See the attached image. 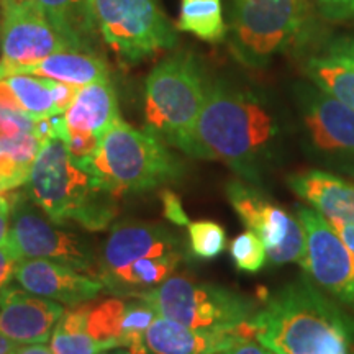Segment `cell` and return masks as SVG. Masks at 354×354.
<instances>
[{
	"instance_id": "6da1fadb",
	"label": "cell",
	"mask_w": 354,
	"mask_h": 354,
	"mask_svg": "<svg viewBox=\"0 0 354 354\" xmlns=\"http://www.w3.org/2000/svg\"><path fill=\"white\" fill-rule=\"evenodd\" d=\"M279 135L276 113L263 97L216 79L209 84L185 154L223 162L241 180L259 185Z\"/></svg>"
},
{
	"instance_id": "7a4b0ae2",
	"label": "cell",
	"mask_w": 354,
	"mask_h": 354,
	"mask_svg": "<svg viewBox=\"0 0 354 354\" xmlns=\"http://www.w3.org/2000/svg\"><path fill=\"white\" fill-rule=\"evenodd\" d=\"M250 328L276 354H354V318L307 277L269 295Z\"/></svg>"
},
{
	"instance_id": "3957f363",
	"label": "cell",
	"mask_w": 354,
	"mask_h": 354,
	"mask_svg": "<svg viewBox=\"0 0 354 354\" xmlns=\"http://www.w3.org/2000/svg\"><path fill=\"white\" fill-rule=\"evenodd\" d=\"M28 194L53 223L102 232L112 223L118 197L87 159L74 158L59 136L44 140L26 180Z\"/></svg>"
},
{
	"instance_id": "277c9868",
	"label": "cell",
	"mask_w": 354,
	"mask_h": 354,
	"mask_svg": "<svg viewBox=\"0 0 354 354\" xmlns=\"http://www.w3.org/2000/svg\"><path fill=\"white\" fill-rule=\"evenodd\" d=\"M317 25L310 0H232L227 37L240 63L264 68L276 56L307 46Z\"/></svg>"
},
{
	"instance_id": "5b68a950",
	"label": "cell",
	"mask_w": 354,
	"mask_h": 354,
	"mask_svg": "<svg viewBox=\"0 0 354 354\" xmlns=\"http://www.w3.org/2000/svg\"><path fill=\"white\" fill-rule=\"evenodd\" d=\"M210 79L192 53L159 61L145 82L146 125L166 145L187 151Z\"/></svg>"
},
{
	"instance_id": "8992f818",
	"label": "cell",
	"mask_w": 354,
	"mask_h": 354,
	"mask_svg": "<svg viewBox=\"0 0 354 354\" xmlns=\"http://www.w3.org/2000/svg\"><path fill=\"white\" fill-rule=\"evenodd\" d=\"M87 161L118 197L149 192L184 174L183 162L165 141L123 120L102 136L99 148Z\"/></svg>"
},
{
	"instance_id": "52a82bcc",
	"label": "cell",
	"mask_w": 354,
	"mask_h": 354,
	"mask_svg": "<svg viewBox=\"0 0 354 354\" xmlns=\"http://www.w3.org/2000/svg\"><path fill=\"white\" fill-rule=\"evenodd\" d=\"M159 317L189 328L236 330L248 325L258 312L253 299L215 284H201L185 277H169L145 294Z\"/></svg>"
},
{
	"instance_id": "ba28073f",
	"label": "cell",
	"mask_w": 354,
	"mask_h": 354,
	"mask_svg": "<svg viewBox=\"0 0 354 354\" xmlns=\"http://www.w3.org/2000/svg\"><path fill=\"white\" fill-rule=\"evenodd\" d=\"M99 32L128 63L172 50L177 33L159 0H95Z\"/></svg>"
},
{
	"instance_id": "9c48e42d",
	"label": "cell",
	"mask_w": 354,
	"mask_h": 354,
	"mask_svg": "<svg viewBox=\"0 0 354 354\" xmlns=\"http://www.w3.org/2000/svg\"><path fill=\"white\" fill-rule=\"evenodd\" d=\"M225 194L243 225L263 240L269 263L274 266L304 263L307 236L297 215L289 214L256 185L241 179L228 180Z\"/></svg>"
},
{
	"instance_id": "30bf717a",
	"label": "cell",
	"mask_w": 354,
	"mask_h": 354,
	"mask_svg": "<svg viewBox=\"0 0 354 354\" xmlns=\"http://www.w3.org/2000/svg\"><path fill=\"white\" fill-rule=\"evenodd\" d=\"M6 246L17 261L48 259L69 266L79 272L99 276L94 248L88 241L55 227L51 220L48 221L20 198L13 207Z\"/></svg>"
},
{
	"instance_id": "8fae6325",
	"label": "cell",
	"mask_w": 354,
	"mask_h": 354,
	"mask_svg": "<svg viewBox=\"0 0 354 354\" xmlns=\"http://www.w3.org/2000/svg\"><path fill=\"white\" fill-rule=\"evenodd\" d=\"M295 215L307 236V250L300 264L304 271L335 300L354 307V254L325 216L312 207L297 205Z\"/></svg>"
},
{
	"instance_id": "7c38bea8",
	"label": "cell",
	"mask_w": 354,
	"mask_h": 354,
	"mask_svg": "<svg viewBox=\"0 0 354 354\" xmlns=\"http://www.w3.org/2000/svg\"><path fill=\"white\" fill-rule=\"evenodd\" d=\"M0 24V79L19 74L20 69L46 56L68 51L69 46L48 24L35 0L2 2Z\"/></svg>"
},
{
	"instance_id": "4fadbf2b",
	"label": "cell",
	"mask_w": 354,
	"mask_h": 354,
	"mask_svg": "<svg viewBox=\"0 0 354 354\" xmlns=\"http://www.w3.org/2000/svg\"><path fill=\"white\" fill-rule=\"evenodd\" d=\"M299 105L310 140L320 151L354 156V110L312 84L300 86Z\"/></svg>"
},
{
	"instance_id": "5bb4252c",
	"label": "cell",
	"mask_w": 354,
	"mask_h": 354,
	"mask_svg": "<svg viewBox=\"0 0 354 354\" xmlns=\"http://www.w3.org/2000/svg\"><path fill=\"white\" fill-rule=\"evenodd\" d=\"M64 315L63 305L19 287L0 290V335L12 342L46 343Z\"/></svg>"
},
{
	"instance_id": "9a60e30c",
	"label": "cell",
	"mask_w": 354,
	"mask_h": 354,
	"mask_svg": "<svg viewBox=\"0 0 354 354\" xmlns=\"http://www.w3.org/2000/svg\"><path fill=\"white\" fill-rule=\"evenodd\" d=\"M15 281L26 292L66 305L88 302L105 290L104 282L99 277L86 276L69 266L48 259L19 261Z\"/></svg>"
},
{
	"instance_id": "2e32d148",
	"label": "cell",
	"mask_w": 354,
	"mask_h": 354,
	"mask_svg": "<svg viewBox=\"0 0 354 354\" xmlns=\"http://www.w3.org/2000/svg\"><path fill=\"white\" fill-rule=\"evenodd\" d=\"M248 338H254L250 322L236 330H203L158 317L146 330L145 344L151 354H218Z\"/></svg>"
},
{
	"instance_id": "e0dca14e",
	"label": "cell",
	"mask_w": 354,
	"mask_h": 354,
	"mask_svg": "<svg viewBox=\"0 0 354 354\" xmlns=\"http://www.w3.org/2000/svg\"><path fill=\"white\" fill-rule=\"evenodd\" d=\"M166 254H183L179 238L166 227L156 223L117 225L102 251L99 276L125 268L141 258Z\"/></svg>"
},
{
	"instance_id": "ac0fdd59",
	"label": "cell",
	"mask_w": 354,
	"mask_h": 354,
	"mask_svg": "<svg viewBox=\"0 0 354 354\" xmlns=\"http://www.w3.org/2000/svg\"><path fill=\"white\" fill-rule=\"evenodd\" d=\"M292 192L326 220L354 223V184L320 169H305L287 177Z\"/></svg>"
},
{
	"instance_id": "d6986e66",
	"label": "cell",
	"mask_w": 354,
	"mask_h": 354,
	"mask_svg": "<svg viewBox=\"0 0 354 354\" xmlns=\"http://www.w3.org/2000/svg\"><path fill=\"white\" fill-rule=\"evenodd\" d=\"M66 123V136L71 133L92 135L100 138L118 120H122L118 110L117 95L113 86L107 81H97L79 88L73 104L63 113Z\"/></svg>"
},
{
	"instance_id": "ffe728a7",
	"label": "cell",
	"mask_w": 354,
	"mask_h": 354,
	"mask_svg": "<svg viewBox=\"0 0 354 354\" xmlns=\"http://www.w3.org/2000/svg\"><path fill=\"white\" fill-rule=\"evenodd\" d=\"M39 10L64 39L69 50L91 53L97 43L99 25L95 0H35Z\"/></svg>"
},
{
	"instance_id": "44dd1931",
	"label": "cell",
	"mask_w": 354,
	"mask_h": 354,
	"mask_svg": "<svg viewBox=\"0 0 354 354\" xmlns=\"http://www.w3.org/2000/svg\"><path fill=\"white\" fill-rule=\"evenodd\" d=\"M180 261H183V254L148 256L125 268L100 274L99 279L110 294L135 297L161 286L166 279L172 276Z\"/></svg>"
},
{
	"instance_id": "7402d4cb",
	"label": "cell",
	"mask_w": 354,
	"mask_h": 354,
	"mask_svg": "<svg viewBox=\"0 0 354 354\" xmlns=\"http://www.w3.org/2000/svg\"><path fill=\"white\" fill-rule=\"evenodd\" d=\"M19 74L46 77L53 81H59L74 86H87L97 81H107L109 68L104 59L97 55L84 51H59L46 56L38 63L26 66L20 69Z\"/></svg>"
},
{
	"instance_id": "603a6c76",
	"label": "cell",
	"mask_w": 354,
	"mask_h": 354,
	"mask_svg": "<svg viewBox=\"0 0 354 354\" xmlns=\"http://www.w3.org/2000/svg\"><path fill=\"white\" fill-rule=\"evenodd\" d=\"M41 143L33 133L0 136V183L7 190L26 184Z\"/></svg>"
},
{
	"instance_id": "cb8c5ba5",
	"label": "cell",
	"mask_w": 354,
	"mask_h": 354,
	"mask_svg": "<svg viewBox=\"0 0 354 354\" xmlns=\"http://www.w3.org/2000/svg\"><path fill=\"white\" fill-rule=\"evenodd\" d=\"M92 304H79L64 312L51 335V349L55 354H100L112 349L107 343L92 338L87 331V315Z\"/></svg>"
},
{
	"instance_id": "d4e9b609",
	"label": "cell",
	"mask_w": 354,
	"mask_h": 354,
	"mask_svg": "<svg viewBox=\"0 0 354 354\" xmlns=\"http://www.w3.org/2000/svg\"><path fill=\"white\" fill-rule=\"evenodd\" d=\"M223 0H180L177 28L209 43L227 38L228 26L223 19Z\"/></svg>"
},
{
	"instance_id": "484cf974",
	"label": "cell",
	"mask_w": 354,
	"mask_h": 354,
	"mask_svg": "<svg viewBox=\"0 0 354 354\" xmlns=\"http://www.w3.org/2000/svg\"><path fill=\"white\" fill-rule=\"evenodd\" d=\"M304 71L317 87L354 110V69L328 55H315L308 57Z\"/></svg>"
},
{
	"instance_id": "4316f807",
	"label": "cell",
	"mask_w": 354,
	"mask_h": 354,
	"mask_svg": "<svg viewBox=\"0 0 354 354\" xmlns=\"http://www.w3.org/2000/svg\"><path fill=\"white\" fill-rule=\"evenodd\" d=\"M3 81L12 88L13 95L20 102L25 113L32 115L33 118L59 115L53 99L51 79L30 76V74H13Z\"/></svg>"
},
{
	"instance_id": "83f0119b",
	"label": "cell",
	"mask_w": 354,
	"mask_h": 354,
	"mask_svg": "<svg viewBox=\"0 0 354 354\" xmlns=\"http://www.w3.org/2000/svg\"><path fill=\"white\" fill-rule=\"evenodd\" d=\"M125 305L127 299H107L97 305H91L87 315L88 335L97 342L118 348Z\"/></svg>"
},
{
	"instance_id": "f1b7e54d",
	"label": "cell",
	"mask_w": 354,
	"mask_h": 354,
	"mask_svg": "<svg viewBox=\"0 0 354 354\" xmlns=\"http://www.w3.org/2000/svg\"><path fill=\"white\" fill-rule=\"evenodd\" d=\"M190 250L197 258L212 259L227 248V233L216 221L198 220L187 225Z\"/></svg>"
},
{
	"instance_id": "f546056e",
	"label": "cell",
	"mask_w": 354,
	"mask_h": 354,
	"mask_svg": "<svg viewBox=\"0 0 354 354\" xmlns=\"http://www.w3.org/2000/svg\"><path fill=\"white\" fill-rule=\"evenodd\" d=\"M230 254L243 272H258L268 261L266 245L253 230H246L234 238L230 245Z\"/></svg>"
},
{
	"instance_id": "4dcf8cb0",
	"label": "cell",
	"mask_w": 354,
	"mask_h": 354,
	"mask_svg": "<svg viewBox=\"0 0 354 354\" xmlns=\"http://www.w3.org/2000/svg\"><path fill=\"white\" fill-rule=\"evenodd\" d=\"M322 19L328 21H354V0H313Z\"/></svg>"
},
{
	"instance_id": "1f68e13d",
	"label": "cell",
	"mask_w": 354,
	"mask_h": 354,
	"mask_svg": "<svg viewBox=\"0 0 354 354\" xmlns=\"http://www.w3.org/2000/svg\"><path fill=\"white\" fill-rule=\"evenodd\" d=\"M161 202H162V212H165V216L171 223L177 225V227H187L190 223L187 214H185L183 201L177 196L176 192H172L171 189H162L161 190Z\"/></svg>"
},
{
	"instance_id": "d6a6232c",
	"label": "cell",
	"mask_w": 354,
	"mask_h": 354,
	"mask_svg": "<svg viewBox=\"0 0 354 354\" xmlns=\"http://www.w3.org/2000/svg\"><path fill=\"white\" fill-rule=\"evenodd\" d=\"M354 69V37H338L326 44V53Z\"/></svg>"
},
{
	"instance_id": "836d02e7",
	"label": "cell",
	"mask_w": 354,
	"mask_h": 354,
	"mask_svg": "<svg viewBox=\"0 0 354 354\" xmlns=\"http://www.w3.org/2000/svg\"><path fill=\"white\" fill-rule=\"evenodd\" d=\"M79 88L81 87L74 86V84L53 81L51 79V92H53V99H55L57 113L63 115L66 110L69 109V105L73 104L74 97L77 95Z\"/></svg>"
},
{
	"instance_id": "e575fe53",
	"label": "cell",
	"mask_w": 354,
	"mask_h": 354,
	"mask_svg": "<svg viewBox=\"0 0 354 354\" xmlns=\"http://www.w3.org/2000/svg\"><path fill=\"white\" fill-rule=\"evenodd\" d=\"M20 196L13 194L12 190H6V192L0 194V246L6 245L7 234H8V223H10V216L15 207L17 201Z\"/></svg>"
},
{
	"instance_id": "d590c367",
	"label": "cell",
	"mask_w": 354,
	"mask_h": 354,
	"mask_svg": "<svg viewBox=\"0 0 354 354\" xmlns=\"http://www.w3.org/2000/svg\"><path fill=\"white\" fill-rule=\"evenodd\" d=\"M17 261L6 245L0 246V290L6 289L10 281L15 277Z\"/></svg>"
},
{
	"instance_id": "8d00e7d4",
	"label": "cell",
	"mask_w": 354,
	"mask_h": 354,
	"mask_svg": "<svg viewBox=\"0 0 354 354\" xmlns=\"http://www.w3.org/2000/svg\"><path fill=\"white\" fill-rule=\"evenodd\" d=\"M218 354H274L271 349L261 344L256 338H248L245 342L238 343L236 346L227 349V351Z\"/></svg>"
},
{
	"instance_id": "74e56055",
	"label": "cell",
	"mask_w": 354,
	"mask_h": 354,
	"mask_svg": "<svg viewBox=\"0 0 354 354\" xmlns=\"http://www.w3.org/2000/svg\"><path fill=\"white\" fill-rule=\"evenodd\" d=\"M330 227L335 230V233L342 238V241L348 246V250L354 254V223H348V221L342 220H326Z\"/></svg>"
},
{
	"instance_id": "f35d334b",
	"label": "cell",
	"mask_w": 354,
	"mask_h": 354,
	"mask_svg": "<svg viewBox=\"0 0 354 354\" xmlns=\"http://www.w3.org/2000/svg\"><path fill=\"white\" fill-rule=\"evenodd\" d=\"M10 354H55L53 349H50L48 346H44L43 343H32V344H26V346H21L19 344Z\"/></svg>"
},
{
	"instance_id": "ab89813d",
	"label": "cell",
	"mask_w": 354,
	"mask_h": 354,
	"mask_svg": "<svg viewBox=\"0 0 354 354\" xmlns=\"http://www.w3.org/2000/svg\"><path fill=\"white\" fill-rule=\"evenodd\" d=\"M17 346H19V343L12 342V339L0 335V354H10Z\"/></svg>"
},
{
	"instance_id": "60d3db41",
	"label": "cell",
	"mask_w": 354,
	"mask_h": 354,
	"mask_svg": "<svg viewBox=\"0 0 354 354\" xmlns=\"http://www.w3.org/2000/svg\"><path fill=\"white\" fill-rule=\"evenodd\" d=\"M6 190H7V189H6V185H3L2 183H0V194H2V192H6Z\"/></svg>"
},
{
	"instance_id": "b9f144b4",
	"label": "cell",
	"mask_w": 354,
	"mask_h": 354,
	"mask_svg": "<svg viewBox=\"0 0 354 354\" xmlns=\"http://www.w3.org/2000/svg\"><path fill=\"white\" fill-rule=\"evenodd\" d=\"M2 2H24V0H2Z\"/></svg>"
},
{
	"instance_id": "7bdbcfd3",
	"label": "cell",
	"mask_w": 354,
	"mask_h": 354,
	"mask_svg": "<svg viewBox=\"0 0 354 354\" xmlns=\"http://www.w3.org/2000/svg\"><path fill=\"white\" fill-rule=\"evenodd\" d=\"M100 354H104V353H100Z\"/></svg>"
},
{
	"instance_id": "ee69618b",
	"label": "cell",
	"mask_w": 354,
	"mask_h": 354,
	"mask_svg": "<svg viewBox=\"0 0 354 354\" xmlns=\"http://www.w3.org/2000/svg\"><path fill=\"white\" fill-rule=\"evenodd\" d=\"M274 354H276V353H274Z\"/></svg>"
}]
</instances>
